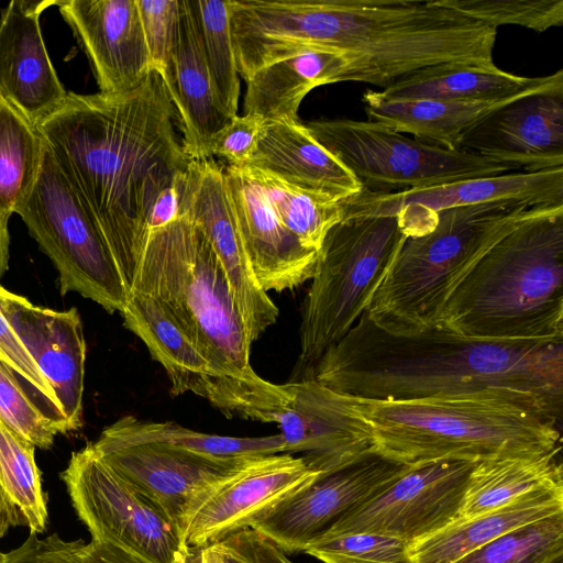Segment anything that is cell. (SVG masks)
I'll use <instances>...</instances> for the list:
<instances>
[{
    "label": "cell",
    "instance_id": "obj_49",
    "mask_svg": "<svg viewBox=\"0 0 563 563\" xmlns=\"http://www.w3.org/2000/svg\"><path fill=\"white\" fill-rule=\"evenodd\" d=\"M7 560V553L0 552V563H4Z\"/></svg>",
    "mask_w": 563,
    "mask_h": 563
},
{
    "label": "cell",
    "instance_id": "obj_15",
    "mask_svg": "<svg viewBox=\"0 0 563 563\" xmlns=\"http://www.w3.org/2000/svg\"><path fill=\"white\" fill-rule=\"evenodd\" d=\"M409 466L371 453L284 499L250 528L287 555L303 552L340 517L383 490Z\"/></svg>",
    "mask_w": 563,
    "mask_h": 563
},
{
    "label": "cell",
    "instance_id": "obj_33",
    "mask_svg": "<svg viewBox=\"0 0 563 563\" xmlns=\"http://www.w3.org/2000/svg\"><path fill=\"white\" fill-rule=\"evenodd\" d=\"M283 225L309 250L319 252L329 230L342 220L340 199L290 185L246 166Z\"/></svg>",
    "mask_w": 563,
    "mask_h": 563
},
{
    "label": "cell",
    "instance_id": "obj_42",
    "mask_svg": "<svg viewBox=\"0 0 563 563\" xmlns=\"http://www.w3.org/2000/svg\"><path fill=\"white\" fill-rule=\"evenodd\" d=\"M0 361L21 376L44 401L46 416L58 433H67L54 394L26 347L0 310Z\"/></svg>",
    "mask_w": 563,
    "mask_h": 563
},
{
    "label": "cell",
    "instance_id": "obj_3",
    "mask_svg": "<svg viewBox=\"0 0 563 563\" xmlns=\"http://www.w3.org/2000/svg\"><path fill=\"white\" fill-rule=\"evenodd\" d=\"M131 290L152 297L172 317L208 362L238 417L276 422L289 396L253 369L252 343L227 274L185 214L148 232Z\"/></svg>",
    "mask_w": 563,
    "mask_h": 563
},
{
    "label": "cell",
    "instance_id": "obj_2",
    "mask_svg": "<svg viewBox=\"0 0 563 563\" xmlns=\"http://www.w3.org/2000/svg\"><path fill=\"white\" fill-rule=\"evenodd\" d=\"M310 371L317 383L357 398L503 394L562 418L563 341H483L439 325L396 335L365 310Z\"/></svg>",
    "mask_w": 563,
    "mask_h": 563
},
{
    "label": "cell",
    "instance_id": "obj_6",
    "mask_svg": "<svg viewBox=\"0 0 563 563\" xmlns=\"http://www.w3.org/2000/svg\"><path fill=\"white\" fill-rule=\"evenodd\" d=\"M548 207L512 200L440 211L433 230L406 240L366 309L368 318L396 335L437 327L450 296L475 264Z\"/></svg>",
    "mask_w": 563,
    "mask_h": 563
},
{
    "label": "cell",
    "instance_id": "obj_27",
    "mask_svg": "<svg viewBox=\"0 0 563 563\" xmlns=\"http://www.w3.org/2000/svg\"><path fill=\"white\" fill-rule=\"evenodd\" d=\"M563 512V485L523 494L514 501L409 543L415 563H454L470 552L521 526Z\"/></svg>",
    "mask_w": 563,
    "mask_h": 563
},
{
    "label": "cell",
    "instance_id": "obj_11",
    "mask_svg": "<svg viewBox=\"0 0 563 563\" xmlns=\"http://www.w3.org/2000/svg\"><path fill=\"white\" fill-rule=\"evenodd\" d=\"M91 445L112 471L166 512L185 540L203 499L256 457L212 456L165 442L123 440L104 430Z\"/></svg>",
    "mask_w": 563,
    "mask_h": 563
},
{
    "label": "cell",
    "instance_id": "obj_17",
    "mask_svg": "<svg viewBox=\"0 0 563 563\" xmlns=\"http://www.w3.org/2000/svg\"><path fill=\"white\" fill-rule=\"evenodd\" d=\"M318 478L320 474L301 456L278 453L254 457L203 499L186 532L188 547H206L250 528Z\"/></svg>",
    "mask_w": 563,
    "mask_h": 563
},
{
    "label": "cell",
    "instance_id": "obj_13",
    "mask_svg": "<svg viewBox=\"0 0 563 563\" xmlns=\"http://www.w3.org/2000/svg\"><path fill=\"white\" fill-rule=\"evenodd\" d=\"M475 463L442 460L410 465L322 533L377 532L409 543L427 537L457 518Z\"/></svg>",
    "mask_w": 563,
    "mask_h": 563
},
{
    "label": "cell",
    "instance_id": "obj_12",
    "mask_svg": "<svg viewBox=\"0 0 563 563\" xmlns=\"http://www.w3.org/2000/svg\"><path fill=\"white\" fill-rule=\"evenodd\" d=\"M563 203V167L460 179L386 195L361 191L340 201L342 220L396 217L408 238L429 233L440 211L495 201Z\"/></svg>",
    "mask_w": 563,
    "mask_h": 563
},
{
    "label": "cell",
    "instance_id": "obj_23",
    "mask_svg": "<svg viewBox=\"0 0 563 563\" xmlns=\"http://www.w3.org/2000/svg\"><path fill=\"white\" fill-rule=\"evenodd\" d=\"M178 41L161 75L183 131V147L194 161L210 159L212 136L231 119L220 106L205 58L195 0H179Z\"/></svg>",
    "mask_w": 563,
    "mask_h": 563
},
{
    "label": "cell",
    "instance_id": "obj_8",
    "mask_svg": "<svg viewBox=\"0 0 563 563\" xmlns=\"http://www.w3.org/2000/svg\"><path fill=\"white\" fill-rule=\"evenodd\" d=\"M14 213L54 263L62 295L76 291L110 313L122 312L128 290L112 254L45 142L37 177Z\"/></svg>",
    "mask_w": 563,
    "mask_h": 563
},
{
    "label": "cell",
    "instance_id": "obj_32",
    "mask_svg": "<svg viewBox=\"0 0 563 563\" xmlns=\"http://www.w3.org/2000/svg\"><path fill=\"white\" fill-rule=\"evenodd\" d=\"M130 441H158L194 452L219 457H249L285 452L279 434L266 437H228L190 430L172 421L154 422L126 416L104 429Z\"/></svg>",
    "mask_w": 563,
    "mask_h": 563
},
{
    "label": "cell",
    "instance_id": "obj_30",
    "mask_svg": "<svg viewBox=\"0 0 563 563\" xmlns=\"http://www.w3.org/2000/svg\"><path fill=\"white\" fill-rule=\"evenodd\" d=\"M559 453L476 462L455 520L497 509L534 489L563 485Z\"/></svg>",
    "mask_w": 563,
    "mask_h": 563
},
{
    "label": "cell",
    "instance_id": "obj_41",
    "mask_svg": "<svg viewBox=\"0 0 563 563\" xmlns=\"http://www.w3.org/2000/svg\"><path fill=\"white\" fill-rule=\"evenodd\" d=\"M152 59L159 76L174 55L179 33V0H136Z\"/></svg>",
    "mask_w": 563,
    "mask_h": 563
},
{
    "label": "cell",
    "instance_id": "obj_24",
    "mask_svg": "<svg viewBox=\"0 0 563 563\" xmlns=\"http://www.w3.org/2000/svg\"><path fill=\"white\" fill-rule=\"evenodd\" d=\"M121 314L125 328L142 340L152 357L164 367L173 395L192 393L225 416H236L233 402L208 362L155 299L131 290Z\"/></svg>",
    "mask_w": 563,
    "mask_h": 563
},
{
    "label": "cell",
    "instance_id": "obj_31",
    "mask_svg": "<svg viewBox=\"0 0 563 563\" xmlns=\"http://www.w3.org/2000/svg\"><path fill=\"white\" fill-rule=\"evenodd\" d=\"M43 152L36 125L0 96V222L7 228L37 177Z\"/></svg>",
    "mask_w": 563,
    "mask_h": 563
},
{
    "label": "cell",
    "instance_id": "obj_19",
    "mask_svg": "<svg viewBox=\"0 0 563 563\" xmlns=\"http://www.w3.org/2000/svg\"><path fill=\"white\" fill-rule=\"evenodd\" d=\"M457 150L526 172L563 167V92H538L500 106L467 128Z\"/></svg>",
    "mask_w": 563,
    "mask_h": 563
},
{
    "label": "cell",
    "instance_id": "obj_9",
    "mask_svg": "<svg viewBox=\"0 0 563 563\" xmlns=\"http://www.w3.org/2000/svg\"><path fill=\"white\" fill-rule=\"evenodd\" d=\"M306 126L369 194H394L519 170L465 151L408 137L368 120L322 119Z\"/></svg>",
    "mask_w": 563,
    "mask_h": 563
},
{
    "label": "cell",
    "instance_id": "obj_44",
    "mask_svg": "<svg viewBox=\"0 0 563 563\" xmlns=\"http://www.w3.org/2000/svg\"><path fill=\"white\" fill-rule=\"evenodd\" d=\"M263 121L253 114L232 117L210 141V155L228 165L246 167L257 150Z\"/></svg>",
    "mask_w": 563,
    "mask_h": 563
},
{
    "label": "cell",
    "instance_id": "obj_16",
    "mask_svg": "<svg viewBox=\"0 0 563 563\" xmlns=\"http://www.w3.org/2000/svg\"><path fill=\"white\" fill-rule=\"evenodd\" d=\"M283 387L289 399L276 423L284 453H301L306 464L322 477L375 452L372 431L346 395L310 377Z\"/></svg>",
    "mask_w": 563,
    "mask_h": 563
},
{
    "label": "cell",
    "instance_id": "obj_36",
    "mask_svg": "<svg viewBox=\"0 0 563 563\" xmlns=\"http://www.w3.org/2000/svg\"><path fill=\"white\" fill-rule=\"evenodd\" d=\"M563 554V512L514 529L454 563H541Z\"/></svg>",
    "mask_w": 563,
    "mask_h": 563
},
{
    "label": "cell",
    "instance_id": "obj_47",
    "mask_svg": "<svg viewBox=\"0 0 563 563\" xmlns=\"http://www.w3.org/2000/svg\"><path fill=\"white\" fill-rule=\"evenodd\" d=\"M38 538L30 533L27 540L18 549L7 553L4 563H37L36 549Z\"/></svg>",
    "mask_w": 563,
    "mask_h": 563
},
{
    "label": "cell",
    "instance_id": "obj_38",
    "mask_svg": "<svg viewBox=\"0 0 563 563\" xmlns=\"http://www.w3.org/2000/svg\"><path fill=\"white\" fill-rule=\"evenodd\" d=\"M483 24H512L545 32L563 24V0H439Z\"/></svg>",
    "mask_w": 563,
    "mask_h": 563
},
{
    "label": "cell",
    "instance_id": "obj_5",
    "mask_svg": "<svg viewBox=\"0 0 563 563\" xmlns=\"http://www.w3.org/2000/svg\"><path fill=\"white\" fill-rule=\"evenodd\" d=\"M438 325L483 341H563V203L496 243L452 292Z\"/></svg>",
    "mask_w": 563,
    "mask_h": 563
},
{
    "label": "cell",
    "instance_id": "obj_14",
    "mask_svg": "<svg viewBox=\"0 0 563 563\" xmlns=\"http://www.w3.org/2000/svg\"><path fill=\"white\" fill-rule=\"evenodd\" d=\"M180 214L200 229L220 261L253 344L278 318V308L260 286L236 224L220 166L212 158L191 161L184 184Z\"/></svg>",
    "mask_w": 563,
    "mask_h": 563
},
{
    "label": "cell",
    "instance_id": "obj_46",
    "mask_svg": "<svg viewBox=\"0 0 563 563\" xmlns=\"http://www.w3.org/2000/svg\"><path fill=\"white\" fill-rule=\"evenodd\" d=\"M20 525H25L24 519L10 501L0 484V539L10 528Z\"/></svg>",
    "mask_w": 563,
    "mask_h": 563
},
{
    "label": "cell",
    "instance_id": "obj_34",
    "mask_svg": "<svg viewBox=\"0 0 563 563\" xmlns=\"http://www.w3.org/2000/svg\"><path fill=\"white\" fill-rule=\"evenodd\" d=\"M0 484L19 510L30 533L45 531L46 499L35 462V445L0 421Z\"/></svg>",
    "mask_w": 563,
    "mask_h": 563
},
{
    "label": "cell",
    "instance_id": "obj_26",
    "mask_svg": "<svg viewBox=\"0 0 563 563\" xmlns=\"http://www.w3.org/2000/svg\"><path fill=\"white\" fill-rule=\"evenodd\" d=\"M378 91L390 99L504 100L538 92H563V70L525 77L496 65L445 63L412 71Z\"/></svg>",
    "mask_w": 563,
    "mask_h": 563
},
{
    "label": "cell",
    "instance_id": "obj_39",
    "mask_svg": "<svg viewBox=\"0 0 563 563\" xmlns=\"http://www.w3.org/2000/svg\"><path fill=\"white\" fill-rule=\"evenodd\" d=\"M0 421L35 448L49 449L58 433L53 422L32 400L16 374L0 361Z\"/></svg>",
    "mask_w": 563,
    "mask_h": 563
},
{
    "label": "cell",
    "instance_id": "obj_48",
    "mask_svg": "<svg viewBox=\"0 0 563 563\" xmlns=\"http://www.w3.org/2000/svg\"><path fill=\"white\" fill-rule=\"evenodd\" d=\"M9 228L0 222V280L9 267Z\"/></svg>",
    "mask_w": 563,
    "mask_h": 563
},
{
    "label": "cell",
    "instance_id": "obj_20",
    "mask_svg": "<svg viewBox=\"0 0 563 563\" xmlns=\"http://www.w3.org/2000/svg\"><path fill=\"white\" fill-rule=\"evenodd\" d=\"M102 93L136 88L153 70L136 0H57Z\"/></svg>",
    "mask_w": 563,
    "mask_h": 563
},
{
    "label": "cell",
    "instance_id": "obj_1",
    "mask_svg": "<svg viewBox=\"0 0 563 563\" xmlns=\"http://www.w3.org/2000/svg\"><path fill=\"white\" fill-rule=\"evenodd\" d=\"M176 118L162 77L152 71L126 92H68L35 124L98 224L128 294L150 210L192 161L175 131Z\"/></svg>",
    "mask_w": 563,
    "mask_h": 563
},
{
    "label": "cell",
    "instance_id": "obj_7",
    "mask_svg": "<svg viewBox=\"0 0 563 563\" xmlns=\"http://www.w3.org/2000/svg\"><path fill=\"white\" fill-rule=\"evenodd\" d=\"M407 239L396 217L341 220L329 230L303 301L302 366L311 368L357 322Z\"/></svg>",
    "mask_w": 563,
    "mask_h": 563
},
{
    "label": "cell",
    "instance_id": "obj_4",
    "mask_svg": "<svg viewBox=\"0 0 563 563\" xmlns=\"http://www.w3.org/2000/svg\"><path fill=\"white\" fill-rule=\"evenodd\" d=\"M347 399L368 424L375 452L402 464L481 462L561 450V421L508 395Z\"/></svg>",
    "mask_w": 563,
    "mask_h": 563
},
{
    "label": "cell",
    "instance_id": "obj_50",
    "mask_svg": "<svg viewBox=\"0 0 563 563\" xmlns=\"http://www.w3.org/2000/svg\"><path fill=\"white\" fill-rule=\"evenodd\" d=\"M563 563V562H562Z\"/></svg>",
    "mask_w": 563,
    "mask_h": 563
},
{
    "label": "cell",
    "instance_id": "obj_10",
    "mask_svg": "<svg viewBox=\"0 0 563 563\" xmlns=\"http://www.w3.org/2000/svg\"><path fill=\"white\" fill-rule=\"evenodd\" d=\"M62 478L91 539L118 545L150 563H187L190 548L177 525L112 471L91 443L71 454Z\"/></svg>",
    "mask_w": 563,
    "mask_h": 563
},
{
    "label": "cell",
    "instance_id": "obj_35",
    "mask_svg": "<svg viewBox=\"0 0 563 563\" xmlns=\"http://www.w3.org/2000/svg\"><path fill=\"white\" fill-rule=\"evenodd\" d=\"M202 49L218 101L236 115L240 76L236 68L228 0H195Z\"/></svg>",
    "mask_w": 563,
    "mask_h": 563
},
{
    "label": "cell",
    "instance_id": "obj_37",
    "mask_svg": "<svg viewBox=\"0 0 563 563\" xmlns=\"http://www.w3.org/2000/svg\"><path fill=\"white\" fill-rule=\"evenodd\" d=\"M303 552L322 563H415L408 541L377 532L322 533Z\"/></svg>",
    "mask_w": 563,
    "mask_h": 563
},
{
    "label": "cell",
    "instance_id": "obj_45",
    "mask_svg": "<svg viewBox=\"0 0 563 563\" xmlns=\"http://www.w3.org/2000/svg\"><path fill=\"white\" fill-rule=\"evenodd\" d=\"M186 174L187 172L166 187L155 199L147 218L148 232L169 224L180 216Z\"/></svg>",
    "mask_w": 563,
    "mask_h": 563
},
{
    "label": "cell",
    "instance_id": "obj_21",
    "mask_svg": "<svg viewBox=\"0 0 563 563\" xmlns=\"http://www.w3.org/2000/svg\"><path fill=\"white\" fill-rule=\"evenodd\" d=\"M236 224L265 292L294 289L314 275L319 252L303 246L277 218L246 167L223 166Z\"/></svg>",
    "mask_w": 563,
    "mask_h": 563
},
{
    "label": "cell",
    "instance_id": "obj_29",
    "mask_svg": "<svg viewBox=\"0 0 563 563\" xmlns=\"http://www.w3.org/2000/svg\"><path fill=\"white\" fill-rule=\"evenodd\" d=\"M514 99H390L376 90L363 95L368 121L452 151L457 150L459 140L467 128Z\"/></svg>",
    "mask_w": 563,
    "mask_h": 563
},
{
    "label": "cell",
    "instance_id": "obj_43",
    "mask_svg": "<svg viewBox=\"0 0 563 563\" xmlns=\"http://www.w3.org/2000/svg\"><path fill=\"white\" fill-rule=\"evenodd\" d=\"M37 563H150L112 543L91 539L65 541L52 534L37 541Z\"/></svg>",
    "mask_w": 563,
    "mask_h": 563
},
{
    "label": "cell",
    "instance_id": "obj_22",
    "mask_svg": "<svg viewBox=\"0 0 563 563\" xmlns=\"http://www.w3.org/2000/svg\"><path fill=\"white\" fill-rule=\"evenodd\" d=\"M57 0H12L0 13V96L36 124L68 91L43 40L40 18Z\"/></svg>",
    "mask_w": 563,
    "mask_h": 563
},
{
    "label": "cell",
    "instance_id": "obj_28",
    "mask_svg": "<svg viewBox=\"0 0 563 563\" xmlns=\"http://www.w3.org/2000/svg\"><path fill=\"white\" fill-rule=\"evenodd\" d=\"M346 57L335 51L318 49L269 64L246 80L244 114L263 123L298 121V109L312 89L344 81Z\"/></svg>",
    "mask_w": 563,
    "mask_h": 563
},
{
    "label": "cell",
    "instance_id": "obj_25",
    "mask_svg": "<svg viewBox=\"0 0 563 563\" xmlns=\"http://www.w3.org/2000/svg\"><path fill=\"white\" fill-rule=\"evenodd\" d=\"M249 167L340 200L362 191L355 176L299 120L265 122Z\"/></svg>",
    "mask_w": 563,
    "mask_h": 563
},
{
    "label": "cell",
    "instance_id": "obj_40",
    "mask_svg": "<svg viewBox=\"0 0 563 563\" xmlns=\"http://www.w3.org/2000/svg\"><path fill=\"white\" fill-rule=\"evenodd\" d=\"M187 563H294L286 553L252 528L201 548H190Z\"/></svg>",
    "mask_w": 563,
    "mask_h": 563
},
{
    "label": "cell",
    "instance_id": "obj_18",
    "mask_svg": "<svg viewBox=\"0 0 563 563\" xmlns=\"http://www.w3.org/2000/svg\"><path fill=\"white\" fill-rule=\"evenodd\" d=\"M0 310L52 388L67 431L79 429L86 342L77 309L42 308L0 286Z\"/></svg>",
    "mask_w": 563,
    "mask_h": 563
}]
</instances>
